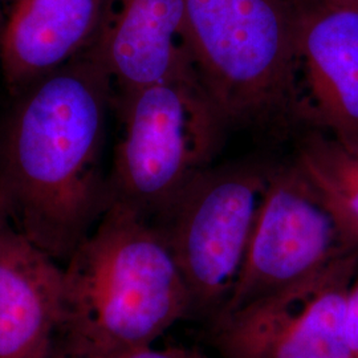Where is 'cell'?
<instances>
[{
	"label": "cell",
	"mask_w": 358,
	"mask_h": 358,
	"mask_svg": "<svg viewBox=\"0 0 358 358\" xmlns=\"http://www.w3.org/2000/svg\"><path fill=\"white\" fill-rule=\"evenodd\" d=\"M113 90L85 48L20 90L0 138V222L62 266L108 206L101 159Z\"/></svg>",
	"instance_id": "obj_1"
},
{
	"label": "cell",
	"mask_w": 358,
	"mask_h": 358,
	"mask_svg": "<svg viewBox=\"0 0 358 358\" xmlns=\"http://www.w3.org/2000/svg\"><path fill=\"white\" fill-rule=\"evenodd\" d=\"M187 316L189 292L164 234L112 202L63 266L53 353L108 358L136 352Z\"/></svg>",
	"instance_id": "obj_2"
},
{
	"label": "cell",
	"mask_w": 358,
	"mask_h": 358,
	"mask_svg": "<svg viewBox=\"0 0 358 358\" xmlns=\"http://www.w3.org/2000/svg\"><path fill=\"white\" fill-rule=\"evenodd\" d=\"M120 117L108 203L155 223L213 166L229 127L196 69L113 97Z\"/></svg>",
	"instance_id": "obj_3"
},
{
	"label": "cell",
	"mask_w": 358,
	"mask_h": 358,
	"mask_svg": "<svg viewBox=\"0 0 358 358\" xmlns=\"http://www.w3.org/2000/svg\"><path fill=\"white\" fill-rule=\"evenodd\" d=\"M192 63L229 125L297 115L296 0H185Z\"/></svg>",
	"instance_id": "obj_4"
},
{
	"label": "cell",
	"mask_w": 358,
	"mask_h": 358,
	"mask_svg": "<svg viewBox=\"0 0 358 358\" xmlns=\"http://www.w3.org/2000/svg\"><path fill=\"white\" fill-rule=\"evenodd\" d=\"M268 167L236 162L206 169L155 222L190 297V316L211 320L242 267Z\"/></svg>",
	"instance_id": "obj_5"
},
{
	"label": "cell",
	"mask_w": 358,
	"mask_h": 358,
	"mask_svg": "<svg viewBox=\"0 0 358 358\" xmlns=\"http://www.w3.org/2000/svg\"><path fill=\"white\" fill-rule=\"evenodd\" d=\"M358 250L282 289L211 320L217 358H353L346 338V301Z\"/></svg>",
	"instance_id": "obj_6"
},
{
	"label": "cell",
	"mask_w": 358,
	"mask_h": 358,
	"mask_svg": "<svg viewBox=\"0 0 358 358\" xmlns=\"http://www.w3.org/2000/svg\"><path fill=\"white\" fill-rule=\"evenodd\" d=\"M352 250L297 167L269 169L242 267L217 315L303 280Z\"/></svg>",
	"instance_id": "obj_7"
},
{
	"label": "cell",
	"mask_w": 358,
	"mask_h": 358,
	"mask_svg": "<svg viewBox=\"0 0 358 358\" xmlns=\"http://www.w3.org/2000/svg\"><path fill=\"white\" fill-rule=\"evenodd\" d=\"M297 115L358 142V6L296 0Z\"/></svg>",
	"instance_id": "obj_8"
},
{
	"label": "cell",
	"mask_w": 358,
	"mask_h": 358,
	"mask_svg": "<svg viewBox=\"0 0 358 358\" xmlns=\"http://www.w3.org/2000/svg\"><path fill=\"white\" fill-rule=\"evenodd\" d=\"M87 48L103 63L118 93L195 68L186 36L185 0H105Z\"/></svg>",
	"instance_id": "obj_9"
},
{
	"label": "cell",
	"mask_w": 358,
	"mask_h": 358,
	"mask_svg": "<svg viewBox=\"0 0 358 358\" xmlns=\"http://www.w3.org/2000/svg\"><path fill=\"white\" fill-rule=\"evenodd\" d=\"M63 266L0 222V358H50Z\"/></svg>",
	"instance_id": "obj_10"
},
{
	"label": "cell",
	"mask_w": 358,
	"mask_h": 358,
	"mask_svg": "<svg viewBox=\"0 0 358 358\" xmlns=\"http://www.w3.org/2000/svg\"><path fill=\"white\" fill-rule=\"evenodd\" d=\"M105 0H13L0 29V64L19 92L71 62L94 38Z\"/></svg>",
	"instance_id": "obj_11"
},
{
	"label": "cell",
	"mask_w": 358,
	"mask_h": 358,
	"mask_svg": "<svg viewBox=\"0 0 358 358\" xmlns=\"http://www.w3.org/2000/svg\"><path fill=\"white\" fill-rule=\"evenodd\" d=\"M294 165L332 217L343 242L358 250V142L316 129L300 142Z\"/></svg>",
	"instance_id": "obj_12"
},
{
	"label": "cell",
	"mask_w": 358,
	"mask_h": 358,
	"mask_svg": "<svg viewBox=\"0 0 358 358\" xmlns=\"http://www.w3.org/2000/svg\"><path fill=\"white\" fill-rule=\"evenodd\" d=\"M346 338L353 358H358V276L348 294L346 301Z\"/></svg>",
	"instance_id": "obj_13"
},
{
	"label": "cell",
	"mask_w": 358,
	"mask_h": 358,
	"mask_svg": "<svg viewBox=\"0 0 358 358\" xmlns=\"http://www.w3.org/2000/svg\"><path fill=\"white\" fill-rule=\"evenodd\" d=\"M50 358H73L66 357V356H62V355H56L52 353ZM108 358H206L199 355L198 352H192V350H187V349H178V348H170V349H165V350H158V349H153L150 348H145V349H140L136 352H130V353H125V355H120V356H115V357Z\"/></svg>",
	"instance_id": "obj_14"
},
{
	"label": "cell",
	"mask_w": 358,
	"mask_h": 358,
	"mask_svg": "<svg viewBox=\"0 0 358 358\" xmlns=\"http://www.w3.org/2000/svg\"><path fill=\"white\" fill-rule=\"evenodd\" d=\"M329 1L343 3V4H350V6H358V0H329Z\"/></svg>",
	"instance_id": "obj_15"
}]
</instances>
